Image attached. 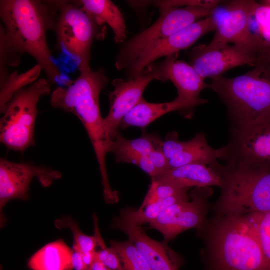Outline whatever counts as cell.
Instances as JSON below:
<instances>
[{"label":"cell","instance_id":"cell-13","mask_svg":"<svg viewBox=\"0 0 270 270\" xmlns=\"http://www.w3.org/2000/svg\"><path fill=\"white\" fill-rule=\"evenodd\" d=\"M216 30V23L210 16L156 42L145 48L125 70L128 80L142 74L148 66L158 58L188 48L202 36Z\"/></svg>","mask_w":270,"mask_h":270},{"label":"cell","instance_id":"cell-6","mask_svg":"<svg viewBox=\"0 0 270 270\" xmlns=\"http://www.w3.org/2000/svg\"><path fill=\"white\" fill-rule=\"evenodd\" d=\"M48 80L40 78L17 92L0 120V140L8 150L21 152L34 145V127L40 98L50 92Z\"/></svg>","mask_w":270,"mask_h":270},{"label":"cell","instance_id":"cell-38","mask_svg":"<svg viewBox=\"0 0 270 270\" xmlns=\"http://www.w3.org/2000/svg\"><path fill=\"white\" fill-rule=\"evenodd\" d=\"M91 270H110L107 268L102 262L96 260Z\"/></svg>","mask_w":270,"mask_h":270},{"label":"cell","instance_id":"cell-37","mask_svg":"<svg viewBox=\"0 0 270 270\" xmlns=\"http://www.w3.org/2000/svg\"><path fill=\"white\" fill-rule=\"evenodd\" d=\"M81 254L82 261L86 270H91L96 260V250L94 252H81Z\"/></svg>","mask_w":270,"mask_h":270},{"label":"cell","instance_id":"cell-40","mask_svg":"<svg viewBox=\"0 0 270 270\" xmlns=\"http://www.w3.org/2000/svg\"><path fill=\"white\" fill-rule=\"evenodd\" d=\"M258 2L263 6L270 7V0H262Z\"/></svg>","mask_w":270,"mask_h":270},{"label":"cell","instance_id":"cell-24","mask_svg":"<svg viewBox=\"0 0 270 270\" xmlns=\"http://www.w3.org/2000/svg\"><path fill=\"white\" fill-rule=\"evenodd\" d=\"M190 200L188 190L178 194L140 206L138 209L128 207L121 210L134 222L142 226L155 220L166 208L178 202Z\"/></svg>","mask_w":270,"mask_h":270},{"label":"cell","instance_id":"cell-5","mask_svg":"<svg viewBox=\"0 0 270 270\" xmlns=\"http://www.w3.org/2000/svg\"><path fill=\"white\" fill-rule=\"evenodd\" d=\"M210 86L226 104L230 126L270 112V64L258 62L252 70L234 78H212Z\"/></svg>","mask_w":270,"mask_h":270},{"label":"cell","instance_id":"cell-12","mask_svg":"<svg viewBox=\"0 0 270 270\" xmlns=\"http://www.w3.org/2000/svg\"><path fill=\"white\" fill-rule=\"evenodd\" d=\"M60 172L32 162H14L2 158L0 160V224L6 222L3 209L8 202L18 199H29L30 185L36 178L44 188L50 187L53 182L61 178Z\"/></svg>","mask_w":270,"mask_h":270},{"label":"cell","instance_id":"cell-15","mask_svg":"<svg viewBox=\"0 0 270 270\" xmlns=\"http://www.w3.org/2000/svg\"><path fill=\"white\" fill-rule=\"evenodd\" d=\"M111 228L128 235L152 270H180L184 264L182 257L170 248L167 242L150 238L142 226L132 222L122 210L114 218Z\"/></svg>","mask_w":270,"mask_h":270},{"label":"cell","instance_id":"cell-14","mask_svg":"<svg viewBox=\"0 0 270 270\" xmlns=\"http://www.w3.org/2000/svg\"><path fill=\"white\" fill-rule=\"evenodd\" d=\"M178 54L166 56L162 62H154L146 69L152 72L155 80L163 82L170 80L178 90L176 98L194 111L196 106L208 102V100L200 98L199 95L210 86L190 64L178 60Z\"/></svg>","mask_w":270,"mask_h":270},{"label":"cell","instance_id":"cell-18","mask_svg":"<svg viewBox=\"0 0 270 270\" xmlns=\"http://www.w3.org/2000/svg\"><path fill=\"white\" fill-rule=\"evenodd\" d=\"M155 181L170 184L180 188L221 186L217 170L211 165L190 164L170 168L152 178Z\"/></svg>","mask_w":270,"mask_h":270},{"label":"cell","instance_id":"cell-17","mask_svg":"<svg viewBox=\"0 0 270 270\" xmlns=\"http://www.w3.org/2000/svg\"><path fill=\"white\" fill-rule=\"evenodd\" d=\"M188 57L190 64L204 79L222 76L236 66L248 64L254 67L256 64L247 50L234 44L210 50H204L200 44L192 48Z\"/></svg>","mask_w":270,"mask_h":270},{"label":"cell","instance_id":"cell-34","mask_svg":"<svg viewBox=\"0 0 270 270\" xmlns=\"http://www.w3.org/2000/svg\"><path fill=\"white\" fill-rule=\"evenodd\" d=\"M148 156L158 171V174L169 170V160L166 157L162 148L154 149Z\"/></svg>","mask_w":270,"mask_h":270},{"label":"cell","instance_id":"cell-29","mask_svg":"<svg viewBox=\"0 0 270 270\" xmlns=\"http://www.w3.org/2000/svg\"><path fill=\"white\" fill-rule=\"evenodd\" d=\"M250 214L262 247L268 270H270V212Z\"/></svg>","mask_w":270,"mask_h":270},{"label":"cell","instance_id":"cell-2","mask_svg":"<svg viewBox=\"0 0 270 270\" xmlns=\"http://www.w3.org/2000/svg\"><path fill=\"white\" fill-rule=\"evenodd\" d=\"M196 230L204 270H268L250 214L214 216Z\"/></svg>","mask_w":270,"mask_h":270},{"label":"cell","instance_id":"cell-25","mask_svg":"<svg viewBox=\"0 0 270 270\" xmlns=\"http://www.w3.org/2000/svg\"><path fill=\"white\" fill-rule=\"evenodd\" d=\"M40 66L37 64L26 72L19 74L14 71L10 74L3 83L0 84V112L3 113L14 95L19 90L38 80Z\"/></svg>","mask_w":270,"mask_h":270},{"label":"cell","instance_id":"cell-31","mask_svg":"<svg viewBox=\"0 0 270 270\" xmlns=\"http://www.w3.org/2000/svg\"><path fill=\"white\" fill-rule=\"evenodd\" d=\"M189 188H180L170 184L152 180L150 188L141 206L178 194Z\"/></svg>","mask_w":270,"mask_h":270},{"label":"cell","instance_id":"cell-11","mask_svg":"<svg viewBox=\"0 0 270 270\" xmlns=\"http://www.w3.org/2000/svg\"><path fill=\"white\" fill-rule=\"evenodd\" d=\"M255 2L231 0L224 6L219 4L214 9L210 16L216 24V33L208 44H201L202 48L218 49L232 43L245 49L256 61L248 30V17Z\"/></svg>","mask_w":270,"mask_h":270},{"label":"cell","instance_id":"cell-19","mask_svg":"<svg viewBox=\"0 0 270 270\" xmlns=\"http://www.w3.org/2000/svg\"><path fill=\"white\" fill-rule=\"evenodd\" d=\"M178 110L184 117L190 118L193 111L185 103L176 98L174 100L162 103H152L142 98L124 118L120 128L129 126L144 128L160 116L169 112Z\"/></svg>","mask_w":270,"mask_h":270},{"label":"cell","instance_id":"cell-8","mask_svg":"<svg viewBox=\"0 0 270 270\" xmlns=\"http://www.w3.org/2000/svg\"><path fill=\"white\" fill-rule=\"evenodd\" d=\"M230 136L221 158L225 164L270 169V112L248 122L230 126Z\"/></svg>","mask_w":270,"mask_h":270},{"label":"cell","instance_id":"cell-32","mask_svg":"<svg viewBox=\"0 0 270 270\" xmlns=\"http://www.w3.org/2000/svg\"><path fill=\"white\" fill-rule=\"evenodd\" d=\"M217 0H159L155 1V4L159 7L173 6H200L208 9L214 10L222 2Z\"/></svg>","mask_w":270,"mask_h":270},{"label":"cell","instance_id":"cell-30","mask_svg":"<svg viewBox=\"0 0 270 270\" xmlns=\"http://www.w3.org/2000/svg\"><path fill=\"white\" fill-rule=\"evenodd\" d=\"M113 153L117 163L126 162L135 164L152 178L156 176L158 172L146 155L125 150H114Z\"/></svg>","mask_w":270,"mask_h":270},{"label":"cell","instance_id":"cell-21","mask_svg":"<svg viewBox=\"0 0 270 270\" xmlns=\"http://www.w3.org/2000/svg\"><path fill=\"white\" fill-rule=\"evenodd\" d=\"M224 152V147L212 148L208 144L204 134L199 132L191 140L185 141L182 150L169 160V170L190 164L210 165L221 160Z\"/></svg>","mask_w":270,"mask_h":270},{"label":"cell","instance_id":"cell-1","mask_svg":"<svg viewBox=\"0 0 270 270\" xmlns=\"http://www.w3.org/2000/svg\"><path fill=\"white\" fill-rule=\"evenodd\" d=\"M54 0H0V74L19 65L24 53L32 56L50 84L58 82L61 72L52 60L46 32L54 30Z\"/></svg>","mask_w":270,"mask_h":270},{"label":"cell","instance_id":"cell-16","mask_svg":"<svg viewBox=\"0 0 270 270\" xmlns=\"http://www.w3.org/2000/svg\"><path fill=\"white\" fill-rule=\"evenodd\" d=\"M154 80L155 78L152 72L146 69L134 79L126 80L116 78L112 80L114 90L108 94L110 110L104 118L106 130L111 140L120 133L122 120L143 98L146 88Z\"/></svg>","mask_w":270,"mask_h":270},{"label":"cell","instance_id":"cell-36","mask_svg":"<svg viewBox=\"0 0 270 270\" xmlns=\"http://www.w3.org/2000/svg\"><path fill=\"white\" fill-rule=\"evenodd\" d=\"M72 263L74 270H86L82 261L81 252L78 248L72 244Z\"/></svg>","mask_w":270,"mask_h":270},{"label":"cell","instance_id":"cell-35","mask_svg":"<svg viewBox=\"0 0 270 270\" xmlns=\"http://www.w3.org/2000/svg\"><path fill=\"white\" fill-rule=\"evenodd\" d=\"M101 262L110 270H122L120 258L116 252L111 247L108 254Z\"/></svg>","mask_w":270,"mask_h":270},{"label":"cell","instance_id":"cell-4","mask_svg":"<svg viewBox=\"0 0 270 270\" xmlns=\"http://www.w3.org/2000/svg\"><path fill=\"white\" fill-rule=\"evenodd\" d=\"M222 180L212 206L214 216H232L270 212V169L242 168L212 164Z\"/></svg>","mask_w":270,"mask_h":270},{"label":"cell","instance_id":"cell-3","mask_svg":"<svg viewBox=\"0 0 270 270\" xmlns=\"http://www.w3.org/2000/svg\"><path fill=\"white\" fill-rule=\"evenodd\" d=\"M108 82V78L98 72H86L57 94L56 108L71 112L81 121L92 145L102 176L104 199L114 200L118 192L109 183L106 156L111 142L105 126L100 108V94Z\"/></svg>","mask_w":270,"mask_h":270},{"label":"cell","instance_id":"cell-28","mask_svg":"<svg viewBox=\"0 0 270 270\" xmlns=\"http://www.w3.org/2000/svg\"><path fill=\"white\" fill-rule=\"evenodd\" d=\"M54 226L59 229L68 228L72 234L73 244L76 246L81 252H94L96 246L95 236L84 234L78 223L68 216H64L54 222Z\"/></svg>","mask_w":270,"mask_h":270},{"label":"cell","instance_id":"cell-39","mask_svg":"<svg viewBox=\"0 0 270 270\" xmlns=\"http://www.w3.org/2000/svg\"><path fill=\"white\" fill-rule=\"evenodd\" d=\"M258 62H265L270 64V50L258 60L257 63Z\"/></svg>","mask_w":270,"mask_h":270},{"label":"cell","instance_id":"cell-22","mask_svg":"<svg viewBox=\"0 0 270 270\" xmlns=\"http://www.w3.org/2000/svg\"><path fill=\"white\" fill-rule=\"evenodd\" d=\"M86 12L102 24L106 23L113 31L116 44L124 42L126 38V28L122 14L110 0H76Z\"/></svg>","mask_w":270,"mask_h":270},{"label":"cell","instance_id":"cell-26","mask_svg":"<svg viewBox=\"0 0 270 270\" xmlns=\"http://www.w3.org/2000/svg\"><path fill=\"white\" fill-rule=\"evenodd\" d=\"M162 141L158 134H148L144 131L140 138L134 140H127L120 132L111 140L108 152L125 150L148 156L154 149L162 148Z\"/></svg>","mask_w":270,"mask_h":270},{"label":"cell","instance_id":"cell-27","mask_svg":"<svg viewBox=\"0 0 270 270\" xmlns=\"http://www.w3.org/2000/svg\"><path fill=\"white\" fill-rule=\"evenodd\" d=\"M110 246L118 254L122 270H152L142 253L129 240L123 242L112 240Z\"/></svg>","mask_w":270,"mask_h":270},{"label":"cell","instance_id":"cell-9","mask_svg":"<svg viewBox=\"0 0 270 270\" xmlns=\"http://www.w3.org/2000/svg\"><path fill=\"white\" fill-rule=\"evenodd\" d=\"M212 10L200 6L160 7L157 20L124 43L116 56V68L118 70H126L148 46L188 27L200 18L210 16Z\"/></svg>","mask_w":270,"mask_h":270},{"label":"cell","instance_id":"cell-20","mask_svg":"<svg viewBox=\"0 0 270 270\" xmlns=\"http://www.w3.org/2000/svg\"><path fill=\"white\" fill-rule=\"evenodd\" d=\"M73 250L62 239L46 244L28 259L31 270H72Z\"/></svg>","mask_w":270,"mask_h":270},{"label":"cell","instance_id":"cell-7","mask_svg":"<svg viewBox=\"0 0 270 270\" xmlns=\"http://www.w3.org/2000/svg\"><path fill=\"white\" fill-rule=\"evenodd\" d=\"M54 1L56 16L54 30L58 42L78 60V66L90 65L94 41L104 38L103 24L76 0Z\"/></svg>","mask_w":270,"mask_h":270},{"label":"cell","instance_id":"cell-23","mask_svg":"<svg viewBox=\"0 0 270 270\" xmlns=\"http://www.w3.org/2000/svg\"><path fill=\"white\" fill-rule=\"evenodd\" d=\"M248 30L257 62L270 50V7L255 2L248 17Z\"/></svg>","mask_w":270,"mask_h":270},{"label":"cell","instance_id":"cell-10","mask_svg":"<svg viewBox=\"0 0 270 270\" xmlns=\"http://www.w3.org/2000/svg\"><path fill=\"white\" fill-rule=\"evenodd\" d=\"M212 192L210 187L194 188L190 200L166 208L148 224L150 228L160 232L167 243L187 230L199 228L207 220Z\"/></svg>","mask_w":270,"mask_h":270},{"label":"cell","instance_id":"cell-33","mask_svg":"<svg viewBox=\"0 0 270 270\" xmlns=\"http://www.w3.org/2000/svg\"><path fill=\"white\" fill-rule=\"evenodd\" d=\"M185 142L178 139L176 132H171L168 134L162 141V148L163 152L168 159L179 154L184 149Z\"/></svg>","mask_w":270,"mask_h":270}]
</instances>
